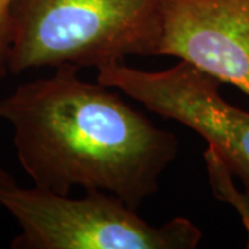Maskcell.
<instances>
[{"label": "cell", "instance_id": "6da1fadb", "mask_svg": "<svg viewBox=\"0 0 249 249\" xmlns=\"http://www.w3.org/2000/svg\"><path fill=\"white\" fill-rule=\"evenodd\" d=\"M76 65L55 67L0 100V118L34 186L68 196L104 191L137 208L160 187L178 151L175 134L152 124L108 86L80 79Z\"/></svg>", "mask_w": 249, "mask_h": 249}, {"label": "cell", "instance_id": "7a4b0ae2", "mask_svg": "<svg viewBox=\"0 0 249 249\" xmlns=\"http://www.w3.org/2000/svg\"><path fill=\"white\" fill-rule=\"evenodd\" d=\"M165 0H14L9 71L155 55Z\"/></svg>", "mask_w": 249, "mask_h": 249}, {"label": "cell", "instance_id": "3957f363", "mask_svg": "<svg viewBox=\"0 0 249 249\" xmlns=\"http://www.w3.org/2000/svg\"><path fill=\"white\" fill-rule=\"evenodd\" d=\"M0 206L21 227L18 249H194L202 232L176 217L160 226L145 222L136 209L104 191L70 198L37 187L0 184Z\"/></svg>", "mask_w": 249, "mask_h": 249}, {"label": "cell", "instance_id": "277c9868", "mask_svg": "<svg viewBox=\"0 0 249 249\" xmlns=\"http://www.w3.org/2000/svg\"><path fill=\"white\" fill-rule=\"evenodd\" d=\"M97 82L202 136L248 188L249 114L220 96L219 80L178 61L169 70L154 72L118 62L97 70Z\"/></svg>", "mask_w": 249, "mask_h": 249}, {"label": "cell", "instance_id": "5b68a950", "mask_svg": "<svg viewBox=\"0 0 249 249\" xmlns=\"http://www.w3.org/2000/svg\"><path fill=\"white\" fill-rule=\"evenodd\" d=\"M155 55L176 57L249 96V0H165Z\"/></svg>", "mask_w": 249, "mask_h": 249}, {"label": "cell", "instance_id": "8992f818", "mask_svg": "<svg viewBox=\"0 0 249 249\" xmlns=\"http://www.w3.org/2000/svg\"><path fill=\"white\" fill-rule=\"evenodd\" d=\"M206 169L209 173V181L213 190L214 196L220 201L229 202L240 212L244 226L248 231V248H249V190L240 193L232 184V173L224 165L220 157L214 152L213 148L208 147L205 151Z\"/></svg>", "mask_w": 249, "mask_h": 249}, {"label": "cell", "instance_id": "52a82bcc", "mask_svg": "<svg viewBox=\"0 0 249 249\" xmlns=\"http://www.w3.org/2000/svg\"><path fill=\"white\" fill-rule=\"evenodd\" d=\"M10 47H11V29L9 21H0V78L9 71ZM14 183L13 178L0 166V184Z\"/></svg>", "mask_w": 249, "mask_h": 249}, {"label": "cell", "instance_id": "ba28073f", "mask_svg": "<svg viewBox=\"0 0 249 249\" xmlns=\"http://www.w3.org/2000/svg\"><path fill=\"white\" fill-rule=\"evenodd\" d=\"M14 0H0V21H9L10 11Z\"/></svg>", "mask_w": 249, "mask_h": 249}, {"label": "cell", "instance_id": "9c48e42d", "mask_svg": "<svg viewBox=\"0 0 249 249\" xmlns=\"http://www.w3.org/2000/svg\"><path fill=\"white\" fill-rule=\"evenodd\" d=\"M248 190H249V187H248Z\"/></svg>", "mask_w": 249, "mask_h": 249}]
</instances>
